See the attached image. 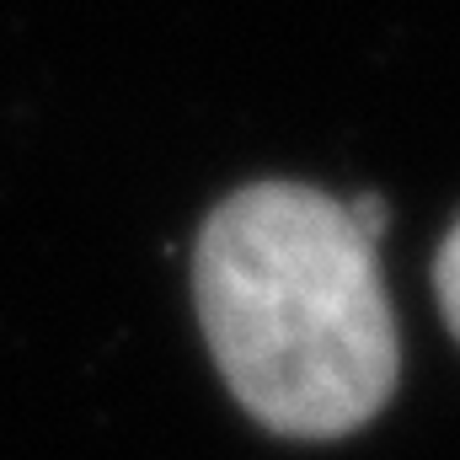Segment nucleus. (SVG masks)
<instances>
[{"label":"nucleus","mask_w":460,"mask_h":460,"mask_svg":"<svg viewBox=\"0 0 460 460\" xmlns=\"http://www.w3.org/2000/svg\"><path fill=\"white\" fill-rule=\"evenodd\" d=\"M348 204L311 182L235 188L193 246V300L230 396L279 439H343L402 375L380 262Z\"/></svg>","instance_id":"1"},{"label":"nucleus","mask_w":460,"mask_h":460,"mask_svg":"<svg viewBox=\"0 0 460 460\" xmlns=\"http://www.w3.org/2000/svg\"><path fill=\"white\" fill-rule=\"evenodd\" d=\"M434 295H439V311H445V322H450V332L460 343V220L445 235L439 257H434Z\"/></svg>","instance_id":"2"},{"label":"nucleus","mask_w":460,"mask_h":460,"mask_svg":"<svg viewBox=\"0 0 460 460\" xmlns=\"http://www.w3.org/2000/svg\"><path fill=\"white\" fill-rule=\"evenodd\" d=\"M348 215H353V226L364 230L369 241H380V230H385V204H380L375 193H358V199L348 204Z\"/></svg>","instance_id":"3"}]
</instances>
